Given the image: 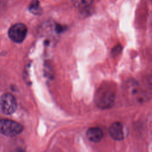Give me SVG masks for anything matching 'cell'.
<instances>
[{"label":"cell","instance_id":"6da1fadb","mask_svg":"<svg viewBox=\"0 0 152 152\" xmlns=\"http://www.w3.org/2000/svg\"><path fill=\"white\" fill-rule=\"evenodd\" d=\"M115 97V88L109 83H104L97 90L94 101L96 104L99 108L107 109L113 105Z\"/></svg>","mask_w":152,"mask_h":152},{"label":"cell","instance_id":"7a4b0ae2","mask_svg":"<svg viewBox=\"0 0 152 152\" xmlns=\"http://www.w3.org/2000/svg\"><path fill=\"white\" fill-rule=\"evenodd\" d=\"M23 129L21 124L14 121L0 118V133L7 136L13 137L20 134Z\"/></svg>","mask_w":152,"mask_h":152},{"label":"cell","instance_id":"3957f363","mask_svg":"<svg viewBox=\"0 0 152 152\" xmlns=\"http://www.w3.org/2000/svg\"><path fill=\"white\" fill-rule=\"evenodd\" d=\"M27 28L23 23H17L12 26L8 30L10 38L15 43L22 42L27 34Z\"/></svg>","mask_w":152,"mask_h":152},{"label":"cell","instance_id":"277c9868","mask_svg":"<svg viewBox=\"0 0 152 152\" xmlns=\"http://www.w3.org/2000/svg\"><path fill=\"white\" fill-rule=\"evenodd\" d=\"M2 112L5 115L12 114L17 109V102L14 96L10 93L4 94L0 101Z\"/></svg>","mask_w":152,"mask_h":152},{"label":"cell","instance_id":"5b68a950","mask_svg":"<svg viewBox=\"0 0 152 152\" xmlns=\"http://www.w3.org/2000/svg\"><path fill=\"white\" fill-rule=\"evenodd\" d=\"M109 133L110 137L116 141H121L124 138L123 126L119 122H115L110 126Z\"/></svg>","mask_w":152,"mask_h":152},{"label":"cell","instance_id":"8992f818","mask_svg":"<svg viewBox=\"0 0 152 152\" xmlns=\"http://www.w3.org/2000/svg\"><path fill=\"white\" fill-rule=\"evenodd\" d=\"M87 137L88 139L93 142H98L101 141L103 137L102 131L97 127H92L87 131Z\"/></svg>","mask_w":152,"mask_h":152},{"label":"cell","instance_id":"52a82bcc","mask_svg":"<svg viewBox=\"0 0 152 152\" xmlns=\"http://www.w3.org/2000/svg\"><path fill=\"white\" fill-rule=\"evenodd\" d=\"M72 1L76 7L84 8L91 5L93 0H72Z\"/></svg>","mask_w":152,"mask_h":152},{"label":"cell","instance_id":"ba28073f","mask_svg":"<svg viewBox=\"0 0 152 152\" xmlns=\"http://www.w3.org/2000/svg\"><path fill=\"white\" fill-rule=\"evenodd\" d=\"M12 152H26V151L22 148H17L13 150Z\"/></svg>","mask_w":152,"mask_h":152}]
</instances>
